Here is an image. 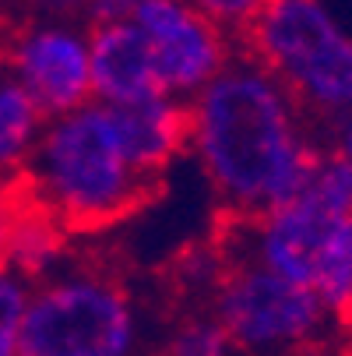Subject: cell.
Masks as SVG:
<instances>
[{"label": "cell", "mask_w": 352, "mask_h": 356, "mask_svg": "<svg viewBox=\"0 0 352 356\" xmlns=\"http://www.w3.org/2000/svg\"><path fill=\"white\" fill-rule=\"evenodd\" d=\"M187 113L190 152L236 222L296 197L328 152L289 92L250 57H233L187 103Z\"/></svg>", "instance_id": "6da1fadb"}, {"label": "cell", "mask_w": 352, "mask_h": 356, "mask_svg": "<svg viewBox=\"0 0 352 356\" xmlns=\"http://www.w3.org/2000/svg\"><path fill=\"white\" fill-rule=\"evenodd\" d=\"M18 184L64 229H103L131 216L159 180L127 148L113 106L92 99L74 113L46 120Z\"/></svg>", "instance_id": "7a4b0ae2"}, {"label": "cell", "mask_w": 352, "mask_h": 356, "mask_svg": "<svg viewBox=\"0 0 352 356\" xmlns=\"http://www.w3.org/2000/svg\"><path fill=\"white\" fill-rule=\"evenodd\" d=\"M246 57L261 64L314 124L352 113V39L321 0H265L243 29Z\"/></svg>", "instance_id": "3957f363"}, {"label": "cell", "mask_w": 352, "mask_h": 356, "mask_svg": "<svg viewBox=\"0 0 352 356\" xmlns=\"http://www.w3.org/2000/svg\"><path fill=\"white\" fill-rule=\"evenodd\" d=\"M141 311L106 268H57L35 282L18 325V356H137Z\"/></svg>", "instance_id": "277c9868"}, {"label": "cell", "mask_w": 352, "mask_h": 356, "mask_svg": "<svg viewBox=\"0 0 352 356\" xmlns=\"http://www.w3.org/2000/svg\"><path fill=\"white\" fill-rule=\"evenodd\" d=\"M352 216V163L328 148L310 180L285 205L236 222L243 254L236 261H254L296 286L314 289L317 268L338 226Z\"/></svg>", "instance_id": "5b68a950"}, {"label": "cell", "mask_w": 352, "mask_h": 356, "mask_svg": "<svg viewBox=\"0 0 352 356\" xmlns=\"http://www.w3.org/2000/svg\"><path fill=\"white\" fill-rule=\"evenodd\" d=\"M215 318L240 353H275L303 346L324 321L314 289L296 286L254 261H233L215 286Z\"/></svg>", "instance_id": "8992f818"}, {"label": "cell", "mask_w": 352, "mask_h": 356, "mask_svg": "<svg viewBox=\"0 0 352 356\" xmlns=\"http://www.w3.org/2000/svg\"><path fill=\"white\" fill-rule=\"evenodd\" d=\"M127 22L141 32L162 92L180 103H190L233 60L226 29L194 0H137Z\"/></svg>", "instance_id": "52a82bcc"}, {"label": "cell", "mask_w": 352, "mask_h": 356, "mask_svg": "<svg viewBox=\"0 0 352 356\" xmlns=\"http://www.w3.org/2000/svg\"><path fill=\"white\" fill-rule=\"evenodd\" d=\"M8 78H15L46 120L92 103V35L78 22L42 18L8 46Z\"/></svg>", "instance_id": "ba28073f"}, {"label": "cell", "mask_w": 352, "mask_h": 356, "mask_svg": "<svg viewBox=\"0 0 352 356\" xmlns=\"http://www.w3.org/2000/svg\"><path fill=\"white\" fill-rule=\"evenodd\" d=\"M92 99L106 106H134L166 95L148 57V46L131 22L92 25Z\"/></svg>", "instance_id": "9c48e42d"}, {"label": "cell", "mask_w": 352, "mask_h": 356, "mask_svg": "<svg viewBox=\"0 0 352 356\" xmlns=\"http://www.w3.org/2000/svg\"><path fill=\"white\" fill-rule=\"evenodd\" d=\"M127 148L148 177H162L183 148H190V113L187 103L169 95L148 99L134 106H113Z\"/></svg>", "instance_id": "30bf717a"}, {"label": "cell", "mask_w": 352, "mask_h": 356, "mask_svg": "<svg viewBox=\"0 0 352 356\" xmlns=\"http://www.w3.org/2000/svg\"><path fill=\"white\" fill-rule=\"evenodd\" d=\"M64 240H67V229L49 212L32 205V201L25 197V191H22V209H18V219H15L11 236H8L4 265L11 272H18L25 282H32V279L42 282L60 268Z\"/></svg>", "instance_id": "8fae6325"}, {"label": "cell", "mask_w": 352, "mask_h": 356, "mask_svg": "<svg viewBox=\"0 0 352 356\" xmlns=\"http://www.w3.org/2000/svg\"><path fill=\"white\" fill-rule=\"evenodd\" d=\"M42 127L46 113L32 103V95L15 78L0 81V180L25 177Z\"/></svg>", "instance_id": "7c38bea8"}, {"label": "cell", "mask_w": 352, "mask_h": 356, "mask_svg": "<svg viewBox=\"0 0 352 356\" xmlns=\"http://www.w3.org/2000/svg\"><path fill=\"white\" fill-rule=\"evenodd\" d=\"M166 356H240V349L215 314H194L173 328Z\"/></svg>", "instance_id": "4fadbf2b"}, {"label": "cell", "mask_w": 352, "mask_h": 356, "mask_svg": "<svg viewBox=\"0 0 352 356\" xmlns=\"http://www.w3.org/2000/svg\"><path fill=\"white\" fill-rule=\"evenodd\" d=\"M32 286L11 272L8 265H0V356H18V325L25 314Z\"/></svg>", "instance_id": "5bb4252c"}, {"label": "cell", "mask_w": 352, "mask_h": 356, "mask_svg": "<svg viewBox=\"0 0 352 356\" xmlns=\"http://www.w3.org/2000/svg\"><path fill=\"white\" fill-rule=\"evenodd\" d=\"M194 4L222 29H243L265 0H194Z\"/></svg>", "instance_id": "9a60e30c"}, {"label": "cell", "mask_w": 352, "mask_h": 356, "mask_svg": "<svg viewBox=\"0 0 352 356\" xmlns=\"http://www.w3.org/2000/svg\"><path fill=\"white\" fill-rule=\"evenodd\" d=\"M18 209H22V184L0 180V265H4V250H8V236L18 219Z\"/></svg>", "instance_id": "2e32d148"}, {"label": "cell", "mask_w": 352, "mask_h": 356, "mask_svg": "<svg viewBox=\"0 0 352 356\" xmlns=\"http://www.w3.org/2000/svg\"><path fill=\"white\" fill-rule=\"evenodd\" d=\"M35 11L42 18H53V22H74L78 15H88L95 0H32Z\"/></svg>", "instance_id": "e0dca14e"}, {"label": "cell", "mask_w": 352, "mask_h": 356, "mask_svg": "<svg viewBox=\"0 0 352 356\" xmlns=\"http://www.w3.org/2000/svg\"><path fill=\"white\" fill-rule=\"evenodd\" d=\"M137 8V0H95L88 18L92 25H106V22H127L131 11Z\"/></svg>", "instance_id": "ac0fdd59"}, {"label": "cell", "mask_w": 352, "mask_h": 356, "mask_svg": "<svg viewBox=\"0 0 352 356\" xmlns=\"http://www.w3.org/2000/svg\"><path fill=\"white\" fill-rule=\"evenodd\" d=\"M335 152H338V156H345L349 163H352V113L335 127V145H331Z\"/></svg>", "instance_id": "d6986e66"}, {"label": "cell", "mask_w": 352, "mask_h": 356, "mask_svg": "<svg viewBox=\"0 0 352 356\" xmlns=\"http://www.w3.org/2000/svg\"><path fill=\"white\" fill-rule=\"evenodd\" d=\"M4 78H8V49L0 46V81H4Z\"/></svg>", "instance_id": "ffe728a7"}]
</instances>
